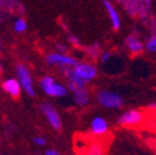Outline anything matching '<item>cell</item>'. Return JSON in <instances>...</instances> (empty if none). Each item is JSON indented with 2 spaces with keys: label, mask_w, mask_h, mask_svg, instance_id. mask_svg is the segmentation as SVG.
Here are the masks:
<instances>
[{
  "label": "cell",
  "mask_w": 156,
  "mask_h": 155,
  "mask_svg": "<svg viewBox=\"0 0 156 155\" xmlns=\"http://www.w3.org/2000/svg\"><path fill=\"white\" fill-rule=\"evenodd\" d=\"M97 101L101 106L108 110H119L124 106V98L115 91L102 89L97 93Z\"/></svg>",
  "instance_id": "6da1fadb"
},
{
  "label": "cell",
  "mask_w": 156,
  "mask_h": 155,
  "mask_svg": "<svg viewBox=\"0 0 156 155\" xmlns=\"http://www.w3.org/2000/svg\"><path fill=\"white\" fill-rule=\"evenodd\" d=\"M143 119L144 115L141 111L130 109L122 113V115L117 119V123L124 127H134L140 125L143 121Z\"/></svg>",
  "instance_id": "7a4b0ae2"
},
{
  "label": "cell",
  "mask_w": 156,
  "mask_h": 155,
  "mask_svg": "<svg viewBox=\"0 0 156 155\" xmlns=\"http://www.w3.org/2000/svg\"><path fill=\"white\" fill-rule=\"evenodd\" d=\"M42 89L46 92L48 96H51V97H58L62 98L65 97L67 95V89L66 87H64L63 85H60V84H56L54 81V79L52 77H44L40 82Z\"/></svg>",
  "instance_id": "3957f363"
},
{
  "label": "cell",
  "mask_w": 156,
  "mask_h": 155,
  "mask_svg": "<svg viewBox=\"0 0 156 155\" xmlns=\"http://www.w3.org/2000/svg\"><path fill=\"white\" fill-rule=\"evenodd\" d=\"M73 70L75 72V74L77 76L83 79L86 82L91 81L92 79H94L98 75V70L94 65L89 63H77L76 65L73 66Z\"/></svg>",
  "instance_id": "277c9868"
},
{
  "label": "cell",
  "mask_w": 156,
  "mask_h": 155,
  "mask_svg": "<svg viewBox=\"0 0 156 155\" xmlns=\"http://www.w3.org/2000/svg\"><path fill=\"white\" fill-rule=\"evenodd\" d=\"M102 2L103 7H104L105 11L108 15L112 28L114 31H119L122 28V19H120L118 10L115 7L114 2H112V0H102Z\"/></svg>",
  "instance_id": "5b68a950"
},
{
  "label": "cell",
  "mask_w": 156,
  "mask_h": 155,
  "mask_svg": "<svg viewBox=\"0 0 156 155\" xmlns=\"http://www.w3.org/2000/svg\"><path fill=\"white\" fill-rule=\"evenodd\" d=\"M16 73L19 80L21 82L22 87L25 89V91L28 93L29 96H35V90L33 87V81L32 77H30V74H29L28 70L25 67L24 65H19L16 67Z\"/></svg>",
  "instance_id": "8992f818"
},
{
  "label": "cell",
  "mask_w": 156,
  "mask_h": 155,
  "mask_svg": "<svg viewBox=\"0 0 156 155\" xmlns=\"http://www.w3.org/2000/svg\"><path fill=\"white\" fill-rule=\"evenodd\" d=\"M125 47L131 54H140L145 50V45L136 34H130L126 37Z\"/></svg>",
  "instance_id": "52a82bcc"
},
{
  "label": "cell",
  "mask_w": 156,
  "mask_h": 155,
  "mask_svg": "<svg viewBox=\"0 0 156 155\" xmlns=\"http://www.w3.org/2000/svg\"><path fill=\"white\" fill-rule=\"evenodd\" d=\"M41 110L44 113V115H46L49 124H50L55 130H60V129L62 128V121H61L60 115H58V113L54 110V107L50 104H42Z\"/></svg>",
  "instance_id": "ba28073f"
},
{
  "label": "cell",
  "mask_w": 156,
  "mask_h": 155,
  "mask_svg": "<svg viewBox=\"0 0 156 155\" xmlns=\"http://www.w3.org/2000/svg\"><path fill=\"white\" fill-rule=\"evenodd\" d=\"M47 62L49 64H56L60 66H74L78 63L77 60L64 53H52L47 56Z\"/></svg>",
  "instance_id": "9c48e42d"
},
{
  "label": "cell",
  "mask_w": 156,
  "mask_h": 155,
  "mask_svg": "<svg viewBox=\"0 0 156 155\" xmlns=\"http://www.w3.org/2000/svg\"><path fill=\"white\" fill-rule=\"evenodd\" d=\"M90 131L95 136H103L108 131V123L104 117L97 116L91 121Z\"/></svg>",
  "instance_id": "30bf717a"
},
{
  "label": "cell",
  "mask_w": 156,
  "mask_h": 155,
  "mask_svg": "<svg viewBox=\"0 0 156 155\" xmlns=\"http://www.w3.org/2000/svg\"><path fill=\"white\" fill-rule=\"evenodd\" d=\"M73 95H74V100H75V102L79 106H86L89 103L90 97H89V92L87 91L86 87L79 88V89L75 90L73 92Z\"/></svg>",
  "instance_id": "8fae6325"
},
{
  "label": "cell",
  "mask_w": 156,
  "mask_h": 155,
  "mask_svg": "<svg viewBox=\"0 0 156 155\" xmlns=\"http://www.w3.org/2000/svg\"><path fill=\"white\" fill-rule=\"evenodd\" d=\"M3 89L13 98H17L20 96V84L15 79H8L3 82Z\"/></svg>",
  "instance_id": "7c38bea8"
},
{
  "label": "cell",
  "mask_w": 156,
  "mask_h": 155,
  "mask_svg": "<svg viewBox=\"0 0 156 155\" xmlns=\"http://www.w3.org/2000/svg\"><path fill=\"white\" fill-rule=\"evenodd\" d=\"M85 51L88 53V56L92 59H98L100 58L101 53H102V48H101L100 42H94L91 46L87 47L85 49Z\"/></svg>",
  "instance_id": "4fadbf2b"
},
{
  "label": "cell",
  "mask_w": 156,
  "mask_h": 155,
  "mask_svg": "<svg viewBox=\"0 0 156 155\" xmlns=\"http://www.w3.org/2000/svg\"><path fill=\"white\" fill-rule=\"evenodd\" d=\"M144 45H145L146 51H149L151 53H155L156 52V33L155 32H154L149 38L146 39Z\"/></svg>",
  "instance_id": "5bb4252c"
},
{
  "label": "cell",
  "mask_w": 156,
  "mask_h": 155,
  "mask_svg": "<svg viewBox=\"0 0 156 155\" xmlns=\"http://www.w3.org/2000/svg\"><path fill=\"white\" fill-rule=\"evenodd\" d=\"M26 22H25L24 20L20 19L19 21H16L14 24V29L16 32L19 33H22V32H25V29H26Z\"/></svg>",
  "instance_id": "9a60e30c"
},
{
  "label": "cell",
  "mask_w": 156,
  "mask_h": 155,
  "mask_svg": "<svg viewBox=\"0 0 156 155\" xmlns=\"http://www.w3.org/2000/svg\"><path fill=\"white\" fill-rule=\"evenodd\" d=\"M88 150H89V151H88V153H89V154L98 155V154H102V153H103L102 146H101L100 144H98V143H94V144H92V146L88 149Z\"/></svg>",
  "instance_id": "2e32d148"
},
{
  "label": "cell",
  "mask_w": 156,
  "mask_h": 155,
  "mask_svg": "<svg viewBox=\"0 0 156 155\" xmlns=\"http://www.w3.org/2000/svg\"><path fill=\"white\" fill-rule=\"evenodd\" d=\"M68 41H69V44L73 45V46H75V47H81L80 39L73 34H69V36H68Z\"/></svg>",
  "instance_id": "e0dca14e"
},
{
  "label": "cell",
  "mask_w": 156,
  "mask_h": 155,
  "mask_svg": "<svg viewBox=\"0 0 156 155\" xmlns=\"http://www.w3.org/2000/svg\"><path fill=\"white\" fill-rule=\"evenodd\" d=\"M111 58H112V53H111L110 51H103L100 56L101 63H107L111 60Z\"/></svg>",
  "instance_id": "ac0fdd59"
},
{
  "label": "cell",
  "mask_w": 156,
  "mask_h": 155,
  "mask_svg": "<svg viewBox=\"0 0 156 155\" xmlns=\"http://www.w3.org/2000/svg\"><path fill=\"white\" fill-rule=\"evenodd\" d=\"M34 143L37 146H44L46 140L44 138H41V137H36V138H34Z\"/></svg>",
  "instance_id": "d6986e66"
},
{
  "label": "cell",
  "mask_w": 156,
  "mask_h": 155,
  "mask_svg": "<svg viewBox=\"0 0 156 155\" xmlns=\"http://www.w3.org/2000/svg\"><path fill=\"white\" fill-rule=\"evenodd\" d=\"M46 154L47 155H58V151H53V150H48L46 151Z\"/></svg>",
  "instance_id": "ffe728a7"
},
{
  "label": "cell",
  "mask_w": 156,
  "mask_h": 155,
  "mask_svg": "<svg viewBox=\"0 0 156 155\" xmlns=\"http://www.w3.org/2000/svg\"><path fill=\"white\" fill-rule=\"evenodd\" d=\"M147 107H149L150 110H156V102H152V103H150V104L147 105Z\"/></svg>",
  "instance_id": "44dd1931"
},
{
  "label": "cell",
  "mask_w": 156,
  "mask_h": 155,
  "mask_svg": "<svg viewBox=\"0 0 156 155\" xmlns=\"http://www.w3.org/2000/svg\"><path fill=\"white\" fill-rule=\"evenodd\" d=\"M58 50H61L62 51V53H64V52H65V48H63V45H58Z\"/></svg>",
  "instance_id": "7402d4cb"
},
{
  "label": "cell",
  "mask_w": 156,
  "mask_h": 155,
  "mask_svg": "<svg viewBox=\"0 0 156 155\" xmlns=\"http://www.w3.org/2000/svg\"><path fill=\"white\" fill-rule=\"evenodd\" d=\"M143 1L146 3V5H149L150 7H152V1H151V0H143Z\"/></svg>",
  "instance_id": "603a6c76"
}]
</instances>
